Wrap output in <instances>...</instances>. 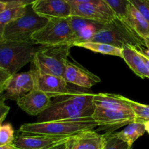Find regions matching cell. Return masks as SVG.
I'll list each match as a JSON object with an SVG mask.
<instances>
[{"label":"cell","instance_id":"obj_34","mask_svg":"<svg viewBox=\"0 0 149 149\" xmlns=\"http://www.w3.org/2000/svg\"><path fill=\"white\" fill-rule=\"evenodd\" d=\"M16 7V6H14L13 5V4H7V3L3 2V1H0V13H2L3 11H4V10H7V9L10 8V7Z\"/></svg>","mask_w":149,"mask_h":149},{"label":"cell","instance_id":"obj_18","mask_svg":"<svg viewBox=\"0 0 149 149\" xmlns=\"http://www.w3.org/2000/svg\"><path fill=\"white\" fill-rule=\"evenodd\" d=\"M122 49V58L131 71L140 78L149 79V71L138 51L134 48L129 47Z\"/></svg>","mask_w":149,"mask_h":149},{"label":"cell","instance_id":"obj_36","mask_svg":"<svg viewBox=\"0 0 149 149\" xmlns=\"http://www.w3.org/2000/svg\"><path fill=\"white\" fill-rule=\"evenodd\" d=\"M137 51H138V50H137ZM138 52L140 53V56H141L142 59L143 60V61H144V63H145V64L146 67H147V68L148 69V71H149V58H148L147 57L145 56V55H143V54H142L141 52H140V51H138Z\"/></svg>","mask_w":149,"mask_h":149},{"label":"cell","instance_id":"obj_9","mask_svg":"<svg viewBox=\"0 0 149 149\" xmlns=\"http://www.w3.org/2000/svg\"><path fill=\"white\" fill-rule=\"evenodd\" d=\"M34 79V90L42 92L51 98L65 95L72 93L67 86V82L62 77L51 75L40 72L37 70H31Z\"/></svg>","mask_w":149,"mask_h":149},{"label":"cell","instance_id":"obj_12","mask_svg":"<svg viewBox=\"0 0 149 149\" xmlns=\"http://www.w3.org/2000/svg\"><path fill=\"white\" fill-rule=\"evenodd\" d=\"M32 9L39 16L48 19L71 16V6L66 0H37Z\"/></svg>","mask_w":149,"mask_h":149},{"label":"cell","instance_id":"obj_27","mask_svg":"<svg viewBox=\"0 0 149 149\" xmlns=\"http://www.w3.org/2000/svg\"><path fill=\"white\" fill-rule=\"evenodd\" d=\"M92 22L93 21L87 20V19L82 18V17H77V16H70V23L72 31V35L75 34L76 33L80 31L83 28L89 26Z\"/></svg>","mask_w":149,"mask_h":149},{"label":"cell","instance_id":"obj_8","mask_svg":"<svg viewBox=\"0 0 149 149\" xmlns=\"http://www.w3.org/2000/svg\"><path fill=\"white\" fill-rule=\"evenodd\" d=\"M91 118L98 126L102 127L101 129L107 130L108 134L137 119L134 113H125L100 107H95Z\"/></svg>","mask_w":149,"mask_h":149},{"label":"cell","instance_id":"obj_10","mask_svg":"<svg viewBox=\"0 0 149 149\" xmlns=\"http://www.w3.org/2000/svg\"><path fill=\"white\" fill-rule=\"evenodd\" d=\"M73 136L23 135L18 133L12 146L15 149H50L63 143L68 142Z\"/></svg>","mask_w":149,"mask_h":149},{"label":"cell","instance_id":"obj_26","mask_svg":"<svg viewBox=\"0 0 149 149\" xmlns=\"http://www.w3.org/2000/svg\"><path fill=\"white\" fill-rule=\"evenodd\" d=\"M102 149H132V146L111 133H105V141Z\"/></svg>","mask_w":149,"mask_h":149},{"label":"cell","instance_id":"obj_7","mask_svg":"<svg viewBox=\"0 0 149 149\" xmlns=\"http://www.w3.org/2000/svg\"><path fill=\"white\" fill-rule=\"evenodd\" d=\"M72 36V31L67 18H51L41 29L35 32L32 40L36 45H69Z\"/></svg>","mask_w":149,"mask_h":149},{"label":"cell","instance_id":"obj_6","mask_svg":"<svg viewBox=\"0 0 149 149\" xmlns=\"http://www.w3.org/2000/svg\"><path fill=\"white\" fill-rule=\"evenodd\" d=\"M34 42H17L0 39V68L11 75L17 74L28 63L32 62L38 47Z\"/></svg>","mask_w":149,"mask_h":149},{"label":"cell","instance_id":"obj_4","mask_svg":"<svg viewBox=\"0 0 149 149\" xmlns=\"http://www.w3.org/2000/svg\"><path fill=\"white\" fill-rule=\"evenodd\" d=\"M48 20L37 14L32 9V4L28 5L26 13L22 17L4 26L0 39L10 42H33L32 35L45 26Z\"/></svg>","mask_w":149,"mask_h":149},{"label":"cell","instance_id":"obj_21","mask_svg":"<svg viewBox=\"0 0 149 149\" xmlns=\"http://www.w3.org/2000/svg\"><path fill=\"white\" fill-rule=\"evenodd\" d=\"M74 46L85 48V49H87L89 50L92 51V52H96V53L113 55V56H117L122 58L123 49L112 46V45H108V44L101 43V42H86L76 44Z\"/></svg>","mask_w":149,"mask_h":149},{"label":"cell","instance_id":"obj_15","mask_svg":"<svg viewBox=\"0 0 149 149\" xmlns=\"http://www.w3.org/2000/svg\"><path fill=\"white\" fill-rule=\"evenodd\" d=\"M34 90V79L32 71L15 74L12 76L5 89V99L18 100Z\"/></svg>","mask_w":149,"mask_h":149},{"label":"cell","instance_id":"obj_29","mask_svg":"<svg viewBox=\"0 0 149 149\" xmlns=\"http://www.w3.org/2000/svg\"><path fill=\"white\" fill-rule=\"evenodd\" d=\"M11 74L4 70V68H0V95H2L5 91V89L12 77Z\"/></svg>","mask_w":149,"mask_h":149},{"label":"cell","instance_id":"obj_39","mask_svg":"<svg viewBox=\"0 0 149 149\" xmlns=\"http://www.w3.org/2000/svg\"><path fill=\"white\" fill-rule=\"evenodd\" d=\"M5 100V98L4 97V95H2L1 97H0V103H1L2 102H4Z\"/></svg>","mask_w":149,"mask_h":149},{"label":"cell","instance_id":"obj_38","mask_svg":"<svg viewBox=\"0 0 149 149\" xmlns=\"http://www.w3.org/2000/svg\"><path fill=\"white\" fill-rule=\"evenodd\" d=\"M0 149H15L12 145H4L0 146Z\"/></svg>","mask_w":149,"mask_h":149},{"label":"cell","instance_id":"obj_37","mask_svg":"<svg viewBox=\"0 0 149 149\" xmlns=\"http://www.w3.org/2000/svg\"><path fill=\"white\" fill-rule=\"evenodd\" d=\"M141 120V119H140ZM144 125L145 129V132H147L149 134V120H142Z\"/></svg>","mask_w":149,"mask_h":149},{"label":"cell","instance_id":"obj_24","mask_svg":"<svg viewBox=\"0 0 149 149\" xmlns=\"http://www.w3.org/2000/svg\"><path fill=\"white\" fill-rule=\"evenodd\" d=\"M124 98L131 106L137 119L141 120H149V106L133 101L127 97H124Z\"/></svg>","mask_w":149,"mask_h":149},{"label":"cell","instance_id":"obj_17","mask_svg":"<svg viewBox=\"0 0 149 149\" xmlns=\"http://www.w3.org/2000/svg\"><path fill=\"white\" fill-rule=\"evenodd\" d=\"M93 104L95 107H100L125 113H134L131 106L124 100V96L120 95L108 93L94 94Z\"/></svg>","mask_w":149,"mask_h":149},{"label":"cell","instance_id":"obj_28","mask_svg":"<svg viewBox=\"0 0 149 149\" xmlns=\"http://www.w3.org/2000/svg\"><path fill=\"white\" fill-rule=\"evenodd\" d=\"M130 4L149 22V0H129Z\"/></svg>","mask_w":149,"mask_h":149},{"label":"cell","instance_id":"obj_22","mask_svg":"<svg viewBox=\"0 0 149 149\" xmlns=\"http://www.w3.org/2000/svg\"><path fill=\"white\" fill-rule=\"evenodd\" d=\"M26 7L27 6L10 7L0 13V36L4 26L22 17L26 13Z\"/></svg>","mask_w":149,"mask_h":149},{"label":"cell","instance_id":"obj_23","mask_svg":"<svg viewBox=\"0 0 149 149\" xmlns=\"http://www.w3.org/2000/svg\"><path fill=\"white\" fill-rule=\"evenodd\" d=\"M113 12L115 17L125 20L130 2L129 0H102Z\"/></svg>","mask_w":149,"mask_h":149},{"label":"cell","instance_id":"obj_14","mask_svg":"<svg viewBox=\"0 0 149 149\" xmlns=\"http://www.w3.org/2000/svg\"><path fill=\"white\" fill-rule=\"evenodd\" d=\"M51 100L45 93L33 90L16 100V102L18 106L28 114L39 116L49 107Z\"/></svg>","mask_w":149,"mask_h":149},{"label":"cell","instance_id":"obj_25","mask_svg":"<svg viewBox=\"0 0 149 149\" xmlns=\"http://www.w3.org/2000/svg\"><path fill=\"white\" fill-rule=\"evenodd\" d=\"M15 132L10 123H4L0 127V146L12 145L15 139Z\"/></svg>","mask_w":149,"mask_h":149},{"label":"cell","instance_id":"obj_35","mask_svg":"<svg viewBox=\"0 0 149 149\" xmlns=\"http://www.w3.org/2000/svg\"><path fill=\"white\" fill-rule=\"evenodd\" d=\"M68 142L63 143L59 144V145L58 146H56L53 147V148L50 149H67V147H68Z\"/></svg>","mask_w":149,"mask_h":149},{"label":"cell","instance_id":"obj_19","mask_svg":"<svg viewBox=\"0 0 149 149\" xmlns=\"http://www.w3.org/2000/svg\"><path fill=\"white\" fill-rule=\"evenodd\" d=\"M125 20L141 37L149 38V22L131 4L128 7Z\"/></svg>","mask_w":149,"mask_h":149},{"label":"cell","instance_id":"obj_33","mask_svg":"<svg viewBox=\"0 0 149 149\" xmlns=\"http://www.w3.org/2000/svg\"><path fill=\"white\" fill-rule=\"evenodd\" d=\"M144 42L145 47L141 48V49H137V50L140 51V52H141L142 54H143L145 56H146L148 58H149V38H145Z\"/></svg>","mask_w":149,"mask_h":149},{"label":"cell","instance_id":"obj_42","mask_svg":"<svg viewBox=\"0 0 149 149\" xmlns=\"http://www.w3.org/2000/svg\"><path fill=\"white\" fill-rule=\"evenodd\" d=\"M3 95V94H2ZM2 95H0V97H1V96H2Z\"/></svg>","mask_w":149,"mask_h":149},{"label":"cell","instance_id":"obj_16","mask_svg":"<svg viewBox=\"0 0 149 149\" xmlns=\"http://www.w3.org/2000/svg\"><path fill=\"white\" fill-rule=\"evenodd\" d=\"M105 141V134L89 130L74 135L69 141V146L70 149H102Z\"/></svg>","mask_w":149,"mask_h":149},{"label":"cell","instance_id":"obj_30","mask_svg":"<svg viewBox=\"0 0 149 149\" xmlns=\"http://www.w3.org/2000/svg\"><path fill=\"white\" fill-rule=\"evenodd\" d=\"M0 1L18 7V6H28L33 4L37 0H0Z\"/></svg>","mask_w":149,"mask_h":149},{"label":"cell","instance_id":"obj_13","mask_svg":"<svg viewBox=\"0 0 149 149\" xmlns=\"http://www.w3.org/2000/svg\"><path fill=\"white\" fill-rule=\"evenodd\" d=\"M63 78L67 83L83 88H91L92 86L101 81L97 76L79 64L70 62L69 61L66 65Z\"/></svg>","mask_w":149,"mask_h":149},{"label":"cell","instance_id":"obj_11","mask_svg":"<svg viewBox=\"0 0 149 149\" xmlns=\"http://www.w3.org/2000/svg\"><path fill=\"white\" fill-rule=\"evenodd\" d=\"M71 16H77L100 23H107L115 17L108 5L94 4H72Z\"/></svg>","mask_w":149,"mask_h":149},{"label":"cell","instance_id":"obj_32","mask_svg":"<svg viewBox=\"0 0 149 149\" xmlns=\"http://www.w3.org/2000/svg\"><path fill=\"white\" fill-rule=\"evenodd\" d=\"M10 111V107L4 103V101L0 103V120L4 119Z\"/></svg>","mask_w":149,"mask_h":149},{"label":"cell","instance_id":"obj_20","mask_svg":"<svg viewBox=\"0 0 149 149\" xmlns=\"http://www.w3.org/2000/svg\"><path fill=\"white\" fill-rule=\"evenodd\" d=\"M145 132V129L143 121L137 119L135 122L127 125L121 132H115V133L112 132L111 134L132 146L133 143L142 135H144Z\"/></svg>","mask_w":149,"mask_h":149},{"label":"cell","instance_id":"obj_5","mask_svg":"<svg viewBox=\"0 0 149 149\" xmlns=\"http://www.w3.org/2000/svg\"><path fill=\"white\" fill-rule=\"evenodd\" d=\"M71 47L69 45L38 47L32 60L34 69L45 74L63 77Z\"/></svg>","mask_w":149,"mask_h":149},{"label":"cell","instance_id":"obj_31","mask_svg":"<svg viewBox=\"0 0 149 149\" xmlns=\"http://www.w3.org/2000/svg\"><path fill=\"white\" fill-rule=\"evenodd\" d=\"M70 4H94L96 5H107L102 0H66Z\"/></svg>","mask_w":149,"mask_h":149},{"label":"cell","instance_id":"obj_3","mask_svg":"<svg viewBox=\"0 0 149 149\" xmlns=\"http://www.w3.org/2000/svg\"><path fill=\"white\" fill-rule=\"evenodd\" d=\"M98 126L93 119L80 120L51 121L26 123L20 126L18 133L23 135L73 136L84 131L93 130Z\"/></svg>","mask_w":149,"mask_h":149},{"label":"cell","instance_id":"obj_1","mask_svg":"<svg viewBox=\"0 0 149 149\" xmlns=\"http://www.w3.org/2000/svg\"><path fill=\"white\" fill-rule=\"evenodd\" d=\"M93 95L92 93L73 91L53 97L49 107L38 116L37 122L90 119L95 109Z\"/></svg>","mask_w":149,"mask_h":149},{"label":"cell","instance_id":"obj_41","mask_svg":"<svg viewBox=\"0 0 149 149\" xmlns=\"http://www.w3.org/2000/svg\"><path fill=\"white\" fill-rule=\"evenodd\" d=\"M67 149H70V146H69V142H68V147H67Z\"/></svg>","mask_w":149,"mask_h":149},{"label":"cell","instance_id":"obj_2","mask_svg":"<svg viewBox=\"0 0 149 149\" xmlns=\"http://www.w3.org/2000/svg\"><path fill=\"white\" fill-rule=\"evenodd\" d=\"M89 42L108 44L121 49L129 47L140 49L145 47L144 39L125 20L116 17L102 25Z\"/></svg>","mask_w":149,"mask_h":149},{"label":"cell","instance_id":"obj_40","mask_svg":"<svg viewBox=\"0 0 149 149\" xmlns=\"http://www.w3.org/2000/svg\"><path fill=\"white\" fill-rule=\"evenodd\" d=\"M4 119H2V120H0V127H1V125H2V123H3V122H4Z\"/></svg>","mask_w":149,"mask_h":149}]
</instances>
